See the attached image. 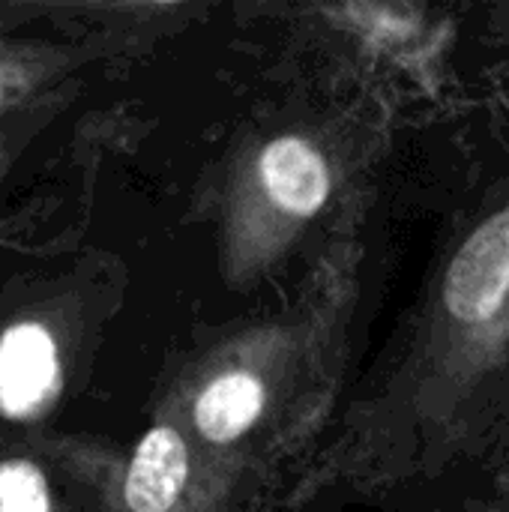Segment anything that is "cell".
Here are the masks:
<instances>
[{
  "instance_id": "3",
  "label": "cell",
  "mask_w": 509,
  "mask_h": 512,
  "mask_svg": "<svg viewBox=\"0 0 509 512\" xmlns=\"http://www.w3.org/2000/svg\"><path fill=\"white\" fill-rule=\"evenodd\" d=\"M186 474H189V453L183 438L168 426L147 432V438L135 450L126 477L129 510L168 512L186 486Z\"/></svg>"
},
{
  "instance_id": "4",
  "label": "cell",
  "mask_w": 509,
  "mask_h": 512,
  "mask_svg": "<svg viewBox=\"0 0 509 512\" xmlns=\"http://www.w3.org/2000/svg\"><path fill=\"white\" fill-rule=\"evenodd\" d=\"M261 177L270 198L297 216L315 213L330 192V174L321 153L300 138L273 141L261 156Z\"/></svg>"
},
{
  "instance_id": "2",
  "label": "cell",
  "mask_w": 509,
  "mask_h": 512,
  "mask_svg": "<svg viewBox=\"0 0 509 512\" xmlns=\"http://www.w3.org/2000/svg\"><path fill=\"white\" fill-rule=\"evenodd\" d=\"M57 384V348L39 324H18L0 339V411L30 414Z\"/></svg>"
},
{
  "instance_id": "5",
  "label": "cell",
  "mask_w": 509,
  "mask_h": 512,
  "mask_svg": "<svg viewBox=\"0 0 509 512\" xmlns=\"http://www.w3.org/2000/svg\"><path fill=\"white\" fill-rule=\"evenodd\" d=\"M261 405V384L243 372H231L201 393L195 405V423L210 441H234L258 420Z\"/></svg>"
},
{
  "instance_id": "1",
  "label": "cell",
  "mask_w": 509,
  "mask_h": 512,
  "mask_svg": "<svg viewBox=\"0 0 509 512\" xmlns=\"http://www.w3.org/2000/svg\"><path fill=\"white\" fill-rule=\"evenodd\" d=\"M509 291V210L492 216L456 255L447 273V306L459 321L492 318Z\"/></svg>"
},
{
  "instance_id": "6",
  "label": "cell",
  "mask_w": 509,
  "mask_h": 512,
  "mask_svg": "<svg viewBox=\"0 0 509 512\" xmlns=\"http://www.w3.org/2000/svg\"><path fill=\"white\" fill-rule=\"evenodd\" d=\"M0 512H48L45 477L30 462L0 468Z\"/></svg>"
}]
</instances>
